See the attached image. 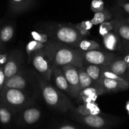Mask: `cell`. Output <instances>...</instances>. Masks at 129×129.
I'll return each mask as SVG.
<instances>
[{
	"instance_id": "cell-1",
	"label": "cell",
	"mask_w": 129,
	"mask_h": 129,
	"mask_svg": "<svg viewBox=\"0 0 129 129\" xmlns=\"http://www.w3.org/2000/svg\"><path fill=\"white\" fill-rule=\"evenodd\" d=\"M35 74L42 96L50 108L64 113L69 111L72 112L75 108L71 100L61 90L52 85L50 81L44 79L36 71Z\"/></svg>"
},
{
	"instance_id": "cell-2",
	"label": "cell",
	"mask_w": 129,
	"mask_h": 129,
	"mask_svg": "<svg viewBox=\"0 0 129 129\" xmlns=\"http://www.w3.org/2000/svg\"><path fill=\"white\" fill-rule=\"evenodd\" d=\"M48 50L55 66L72 65L81 68L84 66L83 59L76 48L52 41L48 45Z\"/></svg>"
},
{
	"instance_id": "cell-3",
	"label": "cell",
	"mask_w": 129,
	"mask_h": 129,
	"mask_svg": "<svg viewBox=\"0 0 129 129\" xmlns=\"http://www.w3.org/2000/svg\"><path fill=\"white\" fill-rule=\"evenodd\" d=\"M34 100V96L20 89L3 87L0 91V102L16 114L23 108L35 104Z\"/></svg>"
},
{
	"instance_id": "cell-4",
	"label": "cell",
	"mask_w": 129,
	"mask_h": 129,
	"mask_svg": "<svg viewBox=\"0 0 129 129\" xmlns=\"http://www.w3.org/2000/svg\"><path fill=\"white\" fill-rule=\"evenodd\" d=\"M4 87L21 89L34 97L40 92L35 71L25 68L6 80Z\"/></svg>"
},
{
	"instance_id": "cell-5",
	"label": "cell",
	"mask_w": 129,
	"mask_h": 129,
	"mask_svg": "<svg viewBox=\"0 0 129 129\" xmlns=\"http://www.w3.org/2000/svg\"><path fill=\"white\" fill-rule=\"evenodd\" d=\"M71 117L78 123L91 129H112L121 123V119L118 117L103 113L88 115L73 113Z\"/></svg>"
},
{
	"instance_id": "cell-6",
	"label": "cell",
	"mask_w": 129,
	"mask_h": 129,
	"mask_svg": "<svg viewBox=\"0 0 129 129\" xmlns=\"http://www.w3.org/2000/svg\"><path fill=\"white\" fill-rule=\"evenodd\" d=\"M49 30L48 35L53 41L73 47L76 48L77 44L84 39L75 26L59 25Z\"/></svg>"
},
{
	"instance_id": "cell-7",
	"label": "cell",
	"mask_w": 129,
	"mask_h": 129,
	"mask_svg": "<svg viewBox=\"0 0 129 129\" xmlns=\"http://www.w3.org/2000/svg\"><path fill=\"white\" fill-rule=\"evenodd\" d=\"M31 62L34 70L45 80L51 81L53 69L55 68L52 57L47 49L33 54L28 63Z\"/></svg>"
},
{
	"instance_id": "cell-8",
	"label": "cell",
	"mask_w": 129,
	"mask_h": 129,
	"mask_svg": "<svg viewBox=\"0 0 129 129\" xmlns=\"http://www.w3.org/2000/svg\"><path fill=\"white\" fill-rule=\"evenodd\" d=\"M35 104L23 108L16 114L15 127L20 129H27L34 127L40 122L42 113Z\"/></svg>"
},
{
	"instance_id": "cell-9",
	"label": "cell",
	"mask_w": 129,
	"mask_h": 129,
	"mask_svg": "<svg viewBox=\"0 0 129 129\" xmlns=\"http://www.w3.org/2000/svg\"><path fill=\"white\" fill-rule=\"evenodd\" d=\"M83 59L84 65L88 64L100 66H108L117 57V55L111 52L104 51L100 49L83 51L78 50Z\"/></svg>"
},
{
	"instance_id": "cell-10",
	"label": "cell",
	"mask_w": 129,
	"mask_h": 129,
	"mask_svg": "<svg viewBox=\"0 0 129 129\" xmlns=\"http://www.w3.org/2000/svg\"><path fill=\"white\" fill-rule=\"evenodd\" d=\"M23 55L20 50H14L8 53V57L5 65V82L24 68Z\"/></svg>"
},
{
	"instance_id": "cell-11",
	"label": "cell",
	"mask_w": 129,
	"mask_h": 129,
	"mask_svg": "<svg viewBox=\"0 0 129 129\" xmlns=\"http://www.w3.org/2000/svg\"><path fill=\"white\" fill-rule=\"evenodd\" d=\"M65 74L70 89L69 96L72 98L77 99L80 93L78 68L72 65H66L61 67Z\"/></svg>"
},
{
	"instance_id": "cell-12",
	"label": "cell",
	"mask_w": 129,
	"mask_h": 129,
	"mask_svg": "<svg viewBox=\"0 0 129 129\" xmlns=\"http://www.w3.org/2000/svg\"><path fill=\"white\" fill-rule=\"evenodd\" d=\"M103 86L101 83H93L90 86L81 90L78 99V102L83 103L95 102L99 96L105 94Z\"/></svg>"
},
{
	"instance_id": "cell-13",
	"label": "cell",
	"mask_w": 129,
	"mask_h": 129,
	"mask_svg": "<svg viewBox=\"0 0 129 129\" xmlns=\"http://www.w3.org/2000/svg\"><path fill=\"white\" fill-rule=\"evenodd\" d=\"M51 80H52L55 86L60 90L64 91L67 94H70V89L65 74L60 66H55L53 69Z\"/></svg>"
},
{
	"instance_id": "cell-14",
	"label": "cell",
	"mask_w": 129,
	"mask_h": 129,
	"mask_svg": "<svg viewBox=\"0 0 129 129\" xmlns=\"http://www.w3.org/2000/svg\"><path fill=\"white\" fill-rule=\"evenodd\" d=\"M16 114L6 105L0 102V124L5 129H10L15 125Z\"/></svg>"
},
{
	"instance_id": "cell-15",
	"label": "cell",
	"mask_w": 129,
	"mask_h": 129,
	"mask_svg": "<svg viewBox=\"0 0 129 129\" xmlns=\"http://www.w3.org/2000/svg\"><path fill=\"white\" fill-rule=\"evenodd\" d=\"M112 21L113 28L119 37L122 45H127L129 47V24L121 19H115Z\"/></svg>"
},
{
	"instance_id": "cell-16",
	"label": "cell",
	"mask_w": 129,
	"mask_h": 129,
	"mask_svg": "<svg viewBox=\"0 0 129 129\" xmlns=\"http://www.w3.org/2000/svg\"><path fill=\"white\" fill-rule=\"evenodd\" d=\"M35 0H9V9L13 15L28 11L35 5Z\"/></svg>"
},
{
	"instance_id": "cell-17",
	"label": "cell",
	"mask_w": 129,
	"mask_h": 129,
	"mask_svg": "<svg viewBox=\"0 0 129 129\" xmlns=\"http://www.w3.org/2000/svg\"><path fill=\"white\" fill-rule=\"evenodd\" d=\"M102 84L105 93L122 91L127 90L129 88V81L122 82L107 78H103Z\"/></svg>"
},
{
	"instance_id": "cell-18",
	"label": "cell",
	"mask_w": 129,
	"mask_h": 129,
	"mask_svg": "<svg viewBox=\"0 0 129 129\" xmlns=\"http://www.w3.org/2000/svg\"><path fill=\"white\" fill-rule=\"evenodd\" d=\"M103 42L105 48L110 52L118 51L122 49V42L115 30L107 33L103 37Z\"/></svg>"
},
{
	"instance_id": "cell-19",
	"label": "cell",
	"mask_w": 129,
	"mask_h": 129,
	"mask_svg": "<svg viewBox=\"0 0 129 129\" xmlns=\"http://www.w3.org/2000/svg\"><path fill=\"white\" fill-rule=\"evenodd\" d=\"M107 67L111 71L128 81V68L124 58L117 56Z\"/></svg>"
},
{
	"instance_id": "cell-20",
	"label": "cell",
	"mask_w": 129,
	"mask_h": 129,
	"mask_svg": "<svg viewBox=\"0 0 129 129\" xmlns=\"http://www.w3.org/2000/svg\"><path fill=\"white\" fill-rule=\"evenodd\" d=\"M73 113L81 115H99L102 112L95 102L83 103L75 108L73 111Z\"/></svg>"
},
{
	"instance_id": "cell-21",
	"label": "cell",
	"mask_w": 129,
	"mask_h": 129,
	"mask_svg": "<svg viewBox=\"0 0 129 129\" xmlns=\"http://www.w3.org/2000/svg\"><path fill=\"white\" fill-rule=\"evenodd\" d=\"M104 66L88 64L84 65L86 71L90 76L94 83H101L103 79V69Z\"/></svg>"
},
{
	"instance_id": "cell-22",
	"label": "cell",
	"mask_w": 129,
	"mask_h": 129,
	"mask_svg": "<svg viewBox=\"0 0 129 129\" xmlns=\"http://www.w3.org/2000/svg\"><path fill=\"white\" fill-rule=\"evenodd\" d=\"M48 45L49 44H42V43H40L35 40L29 42L26 46V52L27 54L28 62L31 59L33 54L40 51V50L47 49Z\"/></svg>"
},
{
	"instance_id": "cell-23",
	"label": "cell",
	"mask_w": 129,
	"mask_h": 129,
	"mask_svg": "<svg viewBox=\"0 0 129 129\" xmlns=\"http://www.w3.org/2000/svg\"><path fill=\"white\" fill-rule=\"evenodd\" d=\"M15 28L11 24L6 25L0 28V42L3 45L8 42L13 37Z\"/></svg>"
},
{
	"instance_id": "cell-24",
	"label": "cell",
	"mask_w": 129,
	"mask_h": 129,
	"mask_svg": "<svg viewBox=\"0 0 129 129\" xmlns=\"http://www.w3.org/2000/svg\"><path fill=\"white\" fill-rule=\"evenodd\" d=\"M78 74H79L80 91L83 90L87 87L90 86L94 83L90 76L86 71L84 66L81 68H78Z\"/></svg>"
},
{
	"instance_id": "cell-25",
	"label": "cell",
	"mask_w": 129,
	"mask_h": 129,
	"mask_svg": "<svg viewBox=\"0 0 129 129\" xmlns=\"http://www.w3.org/2000/svg\"><path fill=\"white\" fill-rule=\"evenodd\" d=\"M112 16V13L108 10L105 8L102 11L95 13L94 16L91 20V22L93 25H98L105 21H108V20L111 19Z\"/></svg>"
},
{
	"instance_id": "cell-26",
	"label": "cell",
	"mask_w": 129,
	"mask_h": 129,
	"mask_svg": "<svg viewBox=\"0 0 129 129\" xmlns=\"http://www.w3.org/2000/svg\"><path fill=\"white\" fill-rule=\"evenodd\" d=\"M76 49L83 51H89V50L100 49V45L98 42L92 40H86L83 39L77 44Z\"/></svg>"
},
{
	"instance_id": "cell-27",
	"label": "cell",
	"mask_w": 129,
	"mask_h": 129,
	"mask_svg": "<svg viewBox=\"0 0 129 129\" xmlns=\"http://www.w3.org/2000/svg\"><path fill=\"white\" fill-rule=\"evenodd\" d=\"M93 24L91 22V21H83L80 23L77 24L75 27L78 29L82 36L84 37L88 36L90 34V29L93 26Z\"/></svg>"
},
{
	"instance_id": "cell-28",
	"label": "cell",
	"mask_w": 129,
	"mask_h": 129,
	"mask_svg": "<svg viewBox=\"0 0 129 129\" xmlns=\"http://www.w3.org/2000/svg\"><path fill=\"white\" fill-rule=\"evenodd\" d=\"M47 129H86L85 127L81 124L76 125L75 123H70V122H62V123H57L53 125L51 127H49Z\"/></svg>"
},
{
	"instance_id": "cell-29",
	"label": "cell",
	"mask_w": 129,
	"mask_h": 129,
	"mask_svg": "<svg viewBox=\"0 0 129 129\" xmlns=\"http://www.w3.org/2000/svg\"><path fill=\"white\" fill-rule=\"evenodd\" d=\"M31 36L34 40L45 44H49L53 41L51 38H49V35L45 34L38 32L37 31H32L31 32Z\"/></svg>"
},
{
	"instance_id": "cell-30",
	"label": "cell",
	"mask_w": 129,
	"mask_h": 129,
	"mask_svg": "<svg viewBox=\"0 0 129 129\" xmlns=\"http://www.w3.org/2000/svg\"><path fill=\"white\" fill-rule=\"evenodd\" d=\"M113 30H114V28H113L112 21H105L100 24L99 31L102 36L103 37L107 33L110 32Z\"/></svg>"
},
{
	"instance_id": "cell-31",
	"label": "cell",
	"mask_w": 129,
	"mask_h": 129,
	"mask_svg": "<svg viewBox=\"0 0 129 129\" xmlns=\"http://www.w3.org/2000/svg\"><path fill=\"white\" fill-rule=\"evenodd\" d=\"M91 9L94 13L102 11L105 9L104 3L102 0H93L91 5Z\"/></svg>"
},
{
	"instance_id": "cell-32",
	"label": "cell",
	"mask_w": 129,
	"mask_h": 129,
	"mask_svg": "<svg viewBox=\"0 0 129 129\" xmlns=\"http://www.w3.org/2000/svg\"><path fill=\"white\" fill-rule=\"evenodd\" d=\"M117 5L126 13L129 14V1L127 0H115Z\"/></svg>"
},
{
	"instance_id": "cell-33",
	"label": "cell",
	"mask_w": 129,
	"mask_h": 129,
	"mask_svg": "<svg viewBox=\"0 0 129 129\" xmlns=\"http://www.w3.org/2000/svg\"><path fill=\"white\" fill-rule=\"evenodd\" d=\"M4 68H5V66H0V91L2 90L5 84V76Z\"/></svg>"
},
{
	"instance_id": "cell-34",
	"label": "cell",
	"mask_w": 129,
	"mask_h": 129,
	"mask_svg": "<svg viewBox=\"0 0 129 129\" xmlns=\"http://www.w3.org/2000/svg\"><path fill=\"white\" fill-rule=\"evenodd\" d=\"M8 57V53H0V66H5Z\"/></svg>"
},
{
	"instance_id": "cell-35",
	"label": "cell",
	"mask_w": 129,
	"mask_h": 129,
	"mask_svg": "<svg viewBox=\"0 0 129 129\" xmlns=\"http://www.w3.org/2000/svg\"><path fill=\"white\" fill-rule=\"evenodd\" d=\"M124 59L125 60L126 63H127V68H128V79H129V52L127 54V55L124 57Z\"/></svg>"
},
{
	"instance_id": "cell-36",
	"label": "cell",
	"mask_w": 129,
	"mask_h": 129,
	"mask_svg": "<svg viewBox=\"0 0 129 129\" xmlns=\"http://www.w3.org/2000/svg\"><path fill=\"white\" fill-rule=\"evenodd\" d=\"M127 15L126 16H124V17H122V18H120V19H121V20H123L124 21H125L126 23H127L129 24V14L127 13Z\"/></svg>"
},
{
	"instance_id": "cell-37",
	"label": "cell",
	"mask_w": 129,
	"mask_h": 129,
	"mask_svg": "<svg viewBox=\"0 0 129 129\" xmlns=\"http://www.w3.org/2000/svg\"><path fill=\"white\" fill-rule=\"evenodd\" d=\"M125 108H126V110H127V113H128V114L129 115V100L127 102V103H126Z\"/></svg>"
},
{
	"instance_id": "cell-38",
	"label": "cell",
	"mask_w": 129,
	"mask_h": 129,
	"mask_svg": "<svg viewBox=\"0 0 129 129\" xmlns=\"http://www.w3.org/2000/svg\"><path fill=\"white\" fill-rule=\"evenodd\" d=\"M3 44L0 42V53H2L3 52Z\"/></svg>"
},
{
	"instance_id": "cell-39",
	"label": "cell",
	"mask_w": 129,
	"mask_h": 129,
	"mask_svg": "<svg viewBox=\"0 0 129 129\" xmlns=\"http://www.w3.org/2000/svg\"><path fill=\"white\" fill-rule=\"evenodd\" d=\"M128 52H129V49H128Z\"/></svg>"
}]
</instances>
